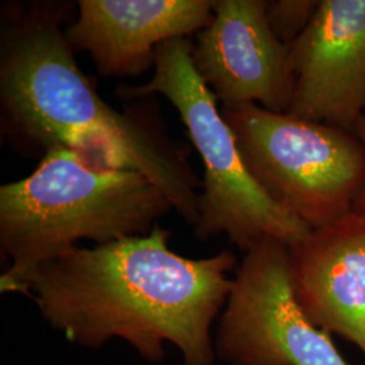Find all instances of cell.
I'll use <instances>...</instances> for the list:
<instances>
[{
  "label": "cell",
  "instance_id": "cell-1",
  "mask_svg": "<svg viewBox=\"0 0 365 365\" xmlns=\"http://www.w3.org/2000/svg\"><path fill=\"white\" fill-rule=\"evenodd\" d=\"M170 237L157 225L146 235L76 247L6 292L26 295L72 344L101 348L123 339L152 363H161L172 344L184 365H212L211 327L233 287L235 255L184 257L170 248Z\"/></svg>",
  "mask_w": 365,
  "mask_h": 365
},
{
  "label": "cell",
  "instance_id": "cell-12",
  "mask_svg": "<svg viewBox=\"0 0 365 365\" xmlns=\"http://www.w3.org/2000/svg\"><path fill=\"white\" fill-rule=\"evenodd\" d=\"M354 134L357 135V138L360 140V143L363 145V149H364V155H365V111L364 114L361 115V118L359 119V122H357V125H356V128H354ZM353 211H356V212H359V214H363L365 215V180L364 185H363V190H361V192H360V195L357 197V200H356V203H354V209Z\"/></svg>",
  "mask_w": 365,
  "mask_h": 365
},
{
  "label": "cell",
  "instance_id": "cell-8",
  "mask_svg": "<svg viewBox=\"0 0 365 365\" xmlns=\"http://www.w3.org/2000/svg\"><path fill=\"white\" fill-rule=\"evenodd\" d=\"M289 57L287 114L354 130L365 111V0H321Z\"/></svg>",
  "mask_w": 365,
  "mask_h": 365
},
{
  "label": "cell",
  "instance_id": "cell-2",
  "mask_svg": "<svg viewBox=\"0 0 365 365\" xmlns=\"http://www.w3.org/2000/svg\"><path fill=\"white\" fill-rule=\"evenodd\" d=\"M72 3L1 7V130L29 155L63 148L92 167L144 175L188 225L199 218L202 180L188 145L170 138L156 114L118 111L78 68L63 24Z\"/></svg>",
  "mask_w": 365,
  "mask_h": 365
},
{
  "label": "cell",
  "instance_id": "cell-11",
  "mask_svg": "<svg viewBox=\"0 0 365 365\" xmlns=\"http://www.w3.org/2000/svg\"><path fill=\"white\" fill-rule=\"evenodd\" d=\"M319 0H268L265 15L274 36L288 48L312 24Z\"/></svg>",
  "mask_w": 365,
  "mask_h": 365
},
{
  "label": "cell",
  "instance_id": "cell-3",
  "mask_svg": "<svg viewBox=\"0 0 365 365\" xmlns=\"http://www.w3.org/2000/svg\"><path fill=\"white\" fill-rule=\"evenodd\" d=\"M172 210L144 175L92 167L72 150L51 149L29 176L0 187V252L10 261L0 289L83 240L103 245L146 235Z\"/></svg>",
  "mask_w": 365,
  "mask_h": 365
},
{
  "label": "cell",
  "instance_id": "cell-7",
  "mask_svg": "<svg viewBox=\"0 0 365 365\" xmlns=\"http://www.w3.org/2000/svg\"><path fill=\"white\" fill-rule=\"evenodd\" d=\"M191 58L221 107L289 111L295 88L289 48L269 26L264 0H214V18L196 34Z\"/></svg>",
  "mask_w": 365,
  "mask_h": 365
},
{
  "label": "cell",
  "instance_id": "cell-9",
  "mask_svg": "<svg viewBox=\"0 0 365 365\" xmlns=\"http://www.w3.org/2000/svg\"><path fill=\"white\" fill-rule=\"evenodd\" d=\"M212 18L214 0H80L66 37L99 75L133 78L155 66L163 43L197 34Z\"/></svg>",
  "mask_w": 365,
  "mask_h": 365
},
{
  "label": "cell",
  "instance_id": "cell-10",
  "mask_svg": "<svg viewBox=\"0 0 365 365\" xmlns=\"http://www.w3.org/2000/svg\"><path fill=\"white\" fill-rule=\"evenodd\" d=\"M297 300L314 327L365 354V215L352 211L288 248Z\"/></svg>",
  "mask_w": 365,
  "mask_h": 365
},
{
  "label": "cell",
  "instance_id": "cell-6",
  "mask_svg": "<svg viewBox=\"0 0 365 365\" xmlns=\"http://www.w3.org/2000/svg\"><path fill=\"white\" fill-rule=\"evenodd\" d=\"M245 253L221 315L215 354L230 365H349L302 310L287 247L265 238Z\"/></svg>",
  "mask_w": 365,
  "mask_h": 365
},
{
  "label": "cell",
  "instance_id": "cell-5",
  "mask_svg": "<svg viewBox=\"0 0 365 365\" xmlns=\"http://www.w3.org/2000/svg\"><path fill=\"white\" fill-rule=\"evenodd\" d=\"M253 179L280 207L319 229L351 214L365 180L354 131L257 105L221 107Z\"/></svg>",
  "mask_w": 365,
  "mask_h": 365
},
{
  "label": "cell",
  "instance_id": "cell-4",
  "mask_svg": "<svg viewBox=\"0 0 365 365\" xmlns=\"http://www.w3.org/2000/svg\"><path fill=\"white\" fill-rule=\"evenodd\" d=\"M191 49L188 38L163 43L152 78L138 86H119L118 96L134 102L161 95L180 114L205 168L194 226L197 240L226 235L245 252L265 238L287 248L299 245L313 229L274 203L249 173L215 95L194 68Z\"/></svg>",
  "mask_w": 365,
  "mask_h": 365
}]
</instances>
